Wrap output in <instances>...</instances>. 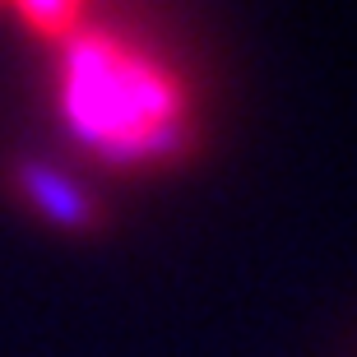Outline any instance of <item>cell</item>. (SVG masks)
Returning a JSON list of instances; mask_svg holds the SVG:
<instances>
[{
    "mask_svg": "<svg viewBox=\"0 0 357 357\" xmlns=\"http://www.w3.org/2000/svg\"><path fill=\"white\" fill-rule=\"evenodd\" d=\"M56 116L84 153L121 172L176 167L199 139L181 75L93 24L56 52Z\"/></svg>",
    "mask_w": 357,
    "mask_h": 357,
    "instance_id": "1",
    "label": "cell"
},
{
    "mask_svg": "<svg viewBox=\"0 0 357 357\" xmlns=\"http://www.w3.org/2000/svg\"><path fill=\"white\" fill-rule=\"evenodd\" d=\"M10 185H14V195L24 199L47 227H56V232L89 237V232H98L107 223L102 199L93 195L89 185H79L70 172H61V167H52V162H42V158H14Z\"/></svg>",
    "mask_w": 357,
    "mask_h": 357,
    "instance_id": "2",
    "label": "cell"
},
{
    "mask_svg": "<svg viewBox=\"0 0 357 357\" xmlns=\"http://www.w3.org/2000/svg\"><path fill=\"white\" fill-rule=\"evenodd\" d=\"M14 19H19L38 42H47L52 52H61L66 42H75L84 28L93 24V10L89 5H19Z\"/></svg>",
    "mask_w": 357,
    "mask_h": 357,
    "instance_id": "3",
    "label": "cell"
}]
</instances>
